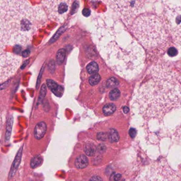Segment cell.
<instances>
[{
	"label": "cell",
	"mask_w": 181,
	"mask_h": 181,
	"mask_svg": "<svg viewBox=\"0 0 181 181\" xmlns=\"http://www.w3.org/2000/svg\"><path fill=\"white\" fill-rule=\"evenodd\" d=\"M133 106L147 119H161L181 108V83L177 73L165 64L153 66L136 91Z\"/></svg>",
	"instance_id": "obj_1"
},
{
	"label": "cell",
	"mask_w": 181,
	"mask_h": 181,
	"mask_svg": "<svg viewBox=\"0 0 181 181\" xmlns=\"http://www.w3.org/2000/svg\"><path fill=\"white\" fill-rule=\"evenodd\" d=\"M131 30L146 48L160 46L166 41L169 35L160 18L151 13H145L138 17L133 23Z\"/></svg>",
	"instance_id": "obj_2"
},
{
	"label": "cell",
	"mask_w": 181,
	"mask_h": 181,
	"mask_svg": "<svg viewBox=\"0 0 181 181\" xmlns=\"http://www.w3.org/2000/svg\"><path fill=\"white\" fill-rule=\"evenodd\" d=\"M131 181H179V177L167 165L158 163L146 167Z\"/></svg>",
	"instance_id": "obj_3"
},
{
	"label": "cell",
	"mask_w": 181,
	"mask_h": 181,
	"mask_svg": "<svg viewBox=\"0 0 181 181\" xmlns=\"http://www.w3.org/2000/svg\"><path fill=\"white\" fill-rule=\"evenodd\" d=\"M47 131V125L45 122H40L35 126L34 130L35 137L40 140L44 137Z\"/></svg>",
	"instance_id": "obj_4"
},
{
	"label": "cell",
	"mask_w": 181,
	"mask_h": 181,
	"mask_svg": "<svg viewBox=\"0 0 181 181\" xmlns=\"http://www.w3.org/2000/svg\"><path fill=\"white\" fill-rule=\"evenodd\" d=\"M22 148L21 147L17 153V155L15 156L14 162L13 163L11 169L10 173V177H13V175H15V173L17 171V169L19 166V165L21 163V157H22Z\"/></svg>",
	"instance_id": "obj_5"
},
{
	"label": "cell",
	"mask_w": 181,
	"mask_h": 181,
	"mask_svg": "<svg viewBox=\"0 0 181 181\" xmlns=\"http://www.w3.org/2000/svg\"><path fill=\"white\" fill-rule=\"evenodd\" d=\"M88 158L84 155H80L75 160V165L77 169H84L88 166Z\"/></svg>",
	"instance_id": "obj_6"
},
{
	"label": "cell",
	"mask_w": 181,
	"mask_h": 181,
	"mask_svg": "<svg viewBox=\"0 0 181 181\" xmlns=\"http://www.w3.org/2000/svg\"><path fill=\"white\" fill-rule=\"evenodd\" d=\"M171 32L175 43L181 48V25L172 28Z\"/></svg>",
	"instance_id": "obj_7"
},
{
	"label": "cell",
	"mask_w": 181,
	"mask_h": 181,
	"mask_svg": "<svg viewBox=\"0 0 181 181\" xmlns=\"http://www.w3.org/2000/svg\"><path fill=\"white\" fill-rule=\"evenodd\" d=\"M116 106L113 103H108L104 106L103 108V112L105 116H108L115 112Z\"/></svg>",
	"instance_id": "obj_8"
},
{
	"label": "cell",
	"mask_w": 181,
	"mask_h": 181,
	"mask_svg": "<svg viewBox=\"0 0 181 181\" xmlns=\"http://www.w3.org/2000/svg\"><path fill=\"white\" fill-rule=\"evenodd\" d=\"M96 146L92 143L85 144L84 147V150L88 156H94L96 154Z\"/></svg>",
	"instance_id": "obj_9"
},
{
	"label": "cell",
	"mask_w": 181,
	"mask_h": 181,
	"mask_svg": "<svg viewBox=\"0 0 181 181\" xmlns=\"http://www.w3.org/2000/svg\"><path fill=\"white\" fill-rule=\"evenodd\" d=\"M86 69L88 73L90 74H96L99 71V66L96 62H92L89 63L86 66Z\"/></svg>",
	"instance_id": "obj_10"
},
{
	"label": "cell",
	"mask_w": 181,
	"mask_h": 181,
	"mask_svg": "<svg viewBox=\"0 0 181 181\" xmlns=\"http://www.w3.org/2000/svg\"><path fill=\"white\" fill-rule=\"evenodd\" d=\"M108 138L111 142H117L119 139V133L115 129H111L108 133Z\"/></svg>",
	"instance_id": "obj_11"
},
{
	"label": "cell",
	"mask_w": 181,
	"mask_h": 181,
	"mask_svg": "<svg viewBox=\"0 0 181 181\" xmlns=\"http://www.w3.org/2000/svg\"><path fill=\"white\" fill-rule=\"evenodd\" d=\"M42 156L37 155L33 157V158L31 159V162H30V166L32 169H35L42 164Z\"/></svg>",
	"instance_id": "obj_12"
},
{
	"label": "cell",
	"mask_w": 181,
	"mask_h": 181,
	"mask_svg": "<svg viewBox=\"0 0 181 181\" xmlns=\"http://www.w3.org/2000/svg\"><path fill=\"white\" fill-rule=\"evenodd\" d=\"M66 56V50L65 49H60L57 52L56 59L57 64L60 65L62 64Z\"/></svg>",
	"instance_id": "obj_13"
},
{
	"label": "cell",
	"mask_w": 181,
	"mask_h": 181,
	"mask_svg": "<svg viewBox=\"0 0 181 181\" xmlns=\"http://www.w3.org/2000/svg\"><path fill=\"white\" fill-rule=\"evenodd\" d=\"M13 119L12 117L10 118L8 121L7 127H6V135H5V141L8 142L10 139L12 128Z\"/></svg>",
	"instance_id": "obj_14"
},
{
	"label": "cell",
	"mask_w": 181,
	"mask_h": 181,
	"mask_svg": "<svg viewBox=\"0 0 181 181\" xmlns=\"http://www.w3.org/2000/svg\"><path fill=\"white\" fill-rule=\"evenodd\" d=\"M101 81V76L98 74H96L89 78V83L92 86L97 85Z\"/></svg>",
	"instance_id": "obj_15"
},
{
	"label": "cell",
	"mask_w": 181,
	"mask_h": 181,
	"mask_svg": "<svg viewBox=\"0 0 181 181\" xmlns=\"http://www.w3.org/2000/svg\"><path fill=\"white\" fill-rule=\"evenodd\" d=\"M120 96V92L118 89H114L109 93V98L111 100L115 101L119 99Z\"/></svg>",
	"instance_id": "obj_16"
},
{
	"label": "cell",
	"mask_w": 181,
	"mask_h": 181,
	"mask_svg": "<svg viewBox=\"0 0 181 181\" xmlns=\"http://www.w3.org/2000/svg\"><path fill=\"white\" fill-rule=\"evenodd\" d=\"M106 85L109 88H113L119 85V82L115 77H111L108 79L106 82Z\"/></svg>",
	"instance_id": "obj_17"
},
{
	"label": "cell",
	"mask_w": 181,
	"mask_h": 181,
	"mask_svg": "<svg viewBox=\"0 0 181 181\" xmlns=\"http://www.w3.org/2000/svg\"><path fill=\"white\" fill-rule=\"evenodd\" d=\"M46 82H47V85L48 88L52 92L54 91L55 89H56L57 87L59 86V85L52 79H47Z\"/></svg>",
	"instance_id": "obj_18"
},
{
	"label": "cell",
	"mask_w": 181,
	"mask_h": 181,
	"mask_svg": "<svg viewBox=\"0 0 181 181\" xmlns=\"http://www.w3.org/2000/svg\"><path fill=\"white\" fill-rule=\"evenodd\" d=\"M97 138L99 140L101 141H106L108 138V133L106 132H99L98 133Z\"/></svg>",
	"instance_id": "obj_19"
},
{
	"label": "cell",
	"mask_w": 181,
	"mask_h": 181,
	"mask_svg": "<svg viewBox=\"0 0 181 181\" xmlns=\"http://www.w3.org/2000/svg\"><path fill=\"white\" fill-rule=\"evenodd\" d=\"M63 92H64V89L62 86L59 85L56 89H55L54 91H52V93L54 94L55 96H59V97L62 96Z\"/></svg>",
	"instance_id": "obj_20"
},
{
	"label": "cell",
	"mask_w": 181,
	"mask_h": 181,
	"mask_svg": "<svg viewBox=\"0 0 181 181\" xmlns=\"http://www.w3.org/2000/svg\"><path fill=\"white\" fill-rule=\"evenodd\" d=\"M46 87L45 84H43L42 86V88H41V90H40V92L39 98V100H42L46 96Z\"/></svg>",
	"instance_id": "obj_21"
},
{
	"label": "cell",
	"mask_w": 181,
	"mask_h": 181,
	"mask_svg": "<svg viewBox=\"0 0 181 181\" xmlns=\"http://www.w3.org/2000/svg\"><path fill=\"white\" fill-rule=\"evenodd\" d=\"M121 175L120 173H113L110 177V181H118L120 179Z\"/></svg>",
	"instance_id": "obj_22"
},
{
	"label": "cell",
	"mask_w": 181,
	"mask_h": 181,
	"mask_svg": "<svg viewBox=\"0 0 181 181\" xmlns=\"http://www.w3.org/2000/svg\"><path fill=\"white\" fill-rule=\"evenodd\" d=\"M167 54L169 56H175L177 54V50L176 48L174 47H171L167 51Z\"/></svg>",
	"instance_id": "obj_23"
},
{
	"label": "cell",
	"mask_w": 181,
	"mask_h": 181,
	"mask_svg": "<svg viewBox=\"0 0 181 181\" xmlns=\"http://www.w3.org/2000/svg\"><path fill=\"white\" fill-rule=\"evenodd\" d=\"M82 14L84 17H89L91 15V11L89 8H84L82 11Z\"/></svg>",
	"instance_id": "obj_24"
},
{
	"label": "cell",
	"mask_w": 181,
	"mask_h": 181,
	"mask_svg": "<svg viewBox=\"0 0 181 181\" xmlns=\"http://www.w3.org/2000/svg\"><path fill=\"white\" fill-rule=\"evenodd\" d=\"M136 134H137V131H136V130L135 129L131 128V129H130V130H129V135H130L131 138H133L135 137Z\"/></svg>",
	"instance_id": "obj_25"
},
{
	"label": "cell",
	"mask_w": 181,
	"mask_h": 181,
	"mask_svg": "<svg viewBox=\"0 0 181 181\" xmlns=\"http://www.w3.org/2000/svg\"><path fill=\"white\" fill-rule=\"evenodd\" d=\"M90 181H102V179L99 176H94L92 177Z\"/></svg>",
	"instance_id": "obj_26"
},
{
	"label": "cell",
	"mask_w": 181,
	"mask_h": 181,
	"mask_svg": "<svg viewBox=\"0 0 181 181\" xmlns=\"http://www.w3.org/2000/svg\"><path fill=\"white\" fill-rule=\"evenodd\" d=\"M77 8H78V5H77V2H75L74 4H73V8H72V14H73L74 13L76 12V11H77Z\"/></svg>",
	"instance_id": "obj_27"
},
{
	"label": "cell",
	"mask_w": 181,
	"mask_h": 181,
	"mask_svg": "<svg viewBox=\"0 0 181 181\" xmlns=\"http://www.w3.org/2000/svg\"><path fill=\"white\" fill-rule=\"evenodd\" d=\"M30 51L29 50H24L23 52H22V56L23 57H27L29 56L30 55Z\"/></svg>",
	"instance_id": "obj_28"
},
{
	"label": "cell",
	"mask_w": 181,
	"mask_h": 181,
	"mask_svg": "<svg viewBox=\"0 0 181 181\" xmlns=\"http://www.w3.org/2000/svg\"><path fill=\"white\" fill-rule=\"evenodd\" d=\"M123 112L126 113V114H127V113L129 112V108H128V107H127V106H125V107L123 108Z\"/></svg>",
	"instance_id": "obj_29"
}]
</instances>
